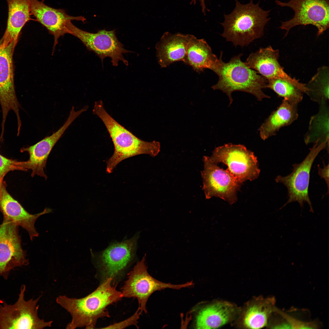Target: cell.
<instances>
[{
	"instance_id": "obj_1",
	"label": "cell",
	"mask_w": 329,
	"mask_h": 329,
	"mask_svg": "<svg viewBox=\"0 0 329 329\" xmlns=\"http://www.w3.org/2000/svg\"><path fill=\"white\" fill-rule=\"evenodd\" d=\"M112 281L111 278L106 279L95 290L83 298H71L65 295L57 297V303L72 317L66 328H95L98 319L110 317L107 306L123 297L122 292L112 286Z\"/></svg>"
},
{
	"instance_id": "obj_2",
	"label": "cell",
	"mask_w": 329,
	"mask_h": 329,
	"mask_svg": "<svg viewBox=\"0 0 329 329\" xmlns=\"http://www.w3.org/2000/svg\"><path fill=\"white\" fill-rule=\"evenodd\" d=\"M93 113L103 122L114 146L113 154L106 162L107 173H111L119 163L128 158L142 154L154 157L159 153V142H147L137 137L108 113L101 100L94 102Z\"/></svg>"
},
{
	"instance_id": "obj_3",
	"label": "cell",
	"mask_w": 329,
	"mask_h": 329,
	"mask_svg": "<svg viewBox=\"0 0 329 329\" xmlns=\"http://www.w3.org/2000/svg\"><path fill=\"white\" fill-rule=\"evenodd\" d=\"M235 6L229 14H225L221 23L224 28L221 36L235 46L242 47L249 44L264 34V28L270 20L271 10L266 11L254 4L253 0L246 4L235 0Z\"/></svg>"
},
{
	"instance_id": "obj_4",
	"label": "cell",
	"mask_w": 329,
	"mask_h": 329,
	"mask_svg": "<svg viewBox=\"0 0 329 329\" xmlns=\"http://www.w3.org/2000/svg\"><path fill=\"white\" fill-rule=\"evenodd\" d=\"M242 55L240 54L234 56L227 62L222 60L214 72L219 79L212 88L225 93L228 98L229 105L233 101L232 94L235 91L251 94L260 101L270 98L263 91L267 88V80L242 62L241 59Z\"/></svg>"
},
{
	"instance_id": "obj_5",
	"label": "cell",
	"mask_w": 329,
	"mask_h": 329,
	"mask_svg": "<svg viewBox=\"0 0 329 329\" xmlns=\"http://www.w3.org/2000/svg\"><path fill=\"white\" fill-rule=\"evenodd\" d=\"M26 287L22 285L18 298L13 304H0V329H41L51 327L52 321H45L38 315L37 305L41 296L26 300Z\"/></svg>"
},
{
	"instance_id": "obj_6",
	"label": "cell",
	"mask_w": 329,
	"mask_h": 329,
	"mask_svg": "<svg viewBox=\"0 0 329 329\" xmlns=\"http://www.w3.org/2000/svg\"><path fill=\"white\" fill-rule=\"evenodd\" d=\"M329 144L326 142L313 143L307 156L301 163L293 165L292 172L285 176L278 175L275 179L277 183L283 184L286 187L288 197L286 203L281 209L289 203L297 201L300 207L306 202L310 211L313 213L312 203L308 194L310 174L313 163L319 153L325 149L328 150Z\"/></svg>"
},
{
	"instance_id": "obj_7",
	"label": "cell",
	"mask_w": 329,
	"mask_h": 329,
	"mask_svg": "<svg viewBox=\"0 0 329 329\" xmlns=\"http://www.w3.org/2000/svg\"><path fill=\"white\" fill-rule=\"evenodd\" d=\"M210 157L216 164L223 163L237 181L253 180L260 174L256 157L244 145L228 143L215 148Z\"/></svg>"
},
{
	"instance_id": "obj_8",
	"label": "cell",
	"mask_w": 329,
	"mask_h": 329,
	"mask_svg": "<svg viewBox=\"0 0 329 329\" xmlns=\"http://www.w3.org/2000/svg\"><path fill=\"white\" fill-rule=\"evenodd\" d=\"M146 254L142 260L138 262L128 274V279L122 288L123 297L136 298L138 303V309L142 313H147L146 306L151 294L157 291L167 288L179 289L189 287L193 285V281L186 283L174 285L159 281L148 273L145 263Z\"/></svg>"
},
{
	"instance_id": "obj_9",
	"label": "cell",
	"mask_w": 329,
	"mask_h": 329,
	"mask_svg": "<svg viewBox=\"0 0 329 329\" xmlns=\"http://www.w3.org/2000/svg\"><path fill=\"white\" fill-rule=\"evenodd\" d=\"M275 2L280 6L291 8L294 12L293 17L281 22L279 27L286 31L285 36L292 28L298 25L314 26L317 29V36L329 28L328 0H290L288 2L277 0Z\"/></svg>"
},
{
	"instance_id": "obj_10",
	"label": "cell",
	"mask_w": 329,
	"mask_h": 329,
	"mask_svg": "<svg viewBox=\"0 0 329 329\" xmlns=\"http://www.w3.org/2000/svg\"><path fill=\"white\" fill-rule=\"evenodd\" d=\"M65 32L80 40L88 49L94 52L99 57L102 62L105 58L109 57L114 66H117L119 61L126 65H128L123 54L130 51L125 49L119 41L115 30H103L96 33H91L79 28L69 21L66 25Z\"/></svg>"
},
{
	"instance_id": "obj_11",
	"label": "cell",
	"mask_w": 329,
	"mask_h": 329,
	"mask_svg": "<svg viewBox=\"0 0 329 329\" xmlns=\"http://www.w3.org/2000/svg\"><path fill=\"white\" fill-rule=\"evenodd\" d=\"M138 237L136 234L130 239L111 243L100 252L91 253L105 280L116 278L129 266L135 256Z\"/></svg>"
},
{
	"instance_id": "obj_12",
	"label": "cell",
	"mask_w": 329,
	"mask_h": 329,
	"mask_svg": "<svg viewBox=\"0 0 329 329\" xmlns=\"http://www.w3.org/2000/svg\"><path fill=\"white\" fill-rule=\"evenodd\" d=\"M203 170L201 172L202 189L206 199L219 197L230 204L237 200V193L241 183L227 169L224 170L212 161L209 157L204 156Z\"/></svg>"
},
{
	"instance_id": "obj_13",
	"label": "cell",
	"mask_w": 329,
	"mask_h": 329,
	"mask_svg": "<svg viewBox=\"0 0 329 329\" xmlns=\"http://www.w3.org/2000/svg\"><path fill=\"white\" fill-rule=\"evenodd\" d=\"M17 41H13L4 48L0 46V104L2 112V131L8 113L13 111L16 115L17 128L21 126L19 115L20 104L16 96L14 81L12 57Z\"/></svg>"
},
{
	"instance_id": "obj_14",
	"label": "cell",
	"mask_w": 329,
	"mask_h": 329,
	"mask_svg": "<svg viewBox=\"0 0 329 329\" xmlns=\"http://www.w3.org/2000/svg\"><path fill=\"white\" fill-rule=\"evenodd\" d=\"M18 227L5 218L0 226V276L5 278L12 269L29 264L22 247Z\"/></svg>"
},
{
	"instance_id": "obj_15",
	"label": "cell",
	"mask_w": 329,
	"mask_h": 329,
	"mask_svg": "<svg viewBox=\"0 0 329 329\" xmlns=\"http://www.w3.org/2000/svg\"><path fill=\"white\" fill-rule=\"evenodd\" d=\"M279 51L271 46L261 48L250 54L244 62L267 80L273 79L286 81L296 86L304 93L307 89L305 84L292 78L286 73L279 62Z\"/></svg>"
},
{
	"instance_id": "obj_16",
	"label": "cell",
	"mask_w": 329,
	"mask_h": 329,
	"mask_svg": "<svg viewBox=\"0 0 329 329\" xmlns=\"http://www.w3.org/2000/svg\"><path fill=\"white\" fill-rule=\"evenodd\" d=\"M6 187L5 182L2 181L0 187V211L4 218L25 229L32 241L39 235L34 226L36 221L41 216L51 212L52 210L46 208L40 213L34 214H30L11 196Z\"/></svg>"
},
{
	"instance_id": "obj_17",
	"label": "cell",
	"mask_w": 329,
	"mask_h": 329,
	"mask_svg": "<svg viewBox=\"0 0 329 329\" xmlns=\"http://www.w3.org/2000/svg\"><path fill=\"white\" fill-rule=\"evenodd\" d=\"M71 123L70 120L67 119L63 125L51 135L45 137L32 146L22 148L21 152H27L29 158L26 161H20L21 170H31L32 177L36 175L46 180L47 176L44 168H45L48 158L53 147Z\"/></svg>"
},
{
	"instance_id": "obj_18",
	"label": "cell",
	"mask_w": 329,
	"mask_h": 329,
	"mask_svg": "<svg viewBox=\"0 0 329 329\" xmlns=\"http://www.w3.org/2000/svg\"><path fill=\"white\" fill-rule=\"evenodd\" d=\"M29 1L31 14L54 36V47L57 44L59 38L66 34L67 22L73 20L84 21L86 20L82 16L69 15L64 10L51 7L42 1Z\"/></svg>"
},
{
	"instance_id": "obj_19",
	"label": "cell",
	"mask_w": 329,
	"mask_h": 329,
	"mask_svg": "<svg viewBox=\"0 0 329 329\" xmlns=\"http://www.w3.org/2000/svg\"><path fill=\"white\" fill-rule=\"evenodd\" d=\"M240 307L224 300H214L203 307L198 313L195 320L197 329L219 328L235 321Z\"/></svg>"
},
{
	"instance_id": "obj_20",
	"label": "cell",
	"mask_w": 329,
	"mask_h": 329,
	"mask_svg": "<svg viewBox=\"0 0 329 329\" xmlns=\"http://www.w3.org/2000/svg\"><path fill=\"white\" fill-rule=\"evenodd\" d=\"M274 297H254L240 308L234 321L237 327L245 329H260L268 325V320L275 308Z\"/></svg>"
},
{
	"instance_id": "obj_21",
	"label": "cell",
	"mask_w": 329,
	"mask_h": 329,
	"mask_svg": "<svg viewBox=\"0 0 329 329\" xmlns=\"http://www.w3.org/2000/svg\"><path fill=\"white\" fill-rule=\"evenodd\" d=\"M191 35L168 32L163 34L155 46L157 61L161 68L167 67L174 62H183Z\"/></svg>"
},
{
	"instance_id": "obj_22",
	"label": "cell",
	"mask_w": 329,
	"mask_h": 329,
	"mask_svg": "<svg viewBox=\"0 0 329 329\" xmlns=\"http://www.w3.org/2000/svg\"><path fill=\"white\" fill-rule=\"evenodd\" d=\"M222 52L218 58L203 39H197L192 35L188 42L184 63L195 71L202 72L207 69L216 71L222 60Z\"/></svg>"
},
{
	"instance_id": "obj_23",
	"label": "cell",
	"mask_w": 329,
	"mask_h": 329,
	"mask_svg": "<svg viewBox=\"0 0 329 329\" xmlns=\"http://www.w3.org/2000/svg\"><path fill=\"white\" fill-rule=\"evenodd\" d=\"M8 6L7 26L0 40L4 48L13 41H17L23 27L30 19L29 0H6Z\"/></svg>"
},
{
	"instance_id": "obj_24",
	"label": "cell",
	"mask_w": 329,
	"mask_h": 329,
	"mask_svg": "<svg viewBox=\"0 0 329 329\" xmlns=\"http://www.w3.org/2000/svg\"><path fill=\"white\" fill-rule=\"evenodd\" d=\"M298 104L283 99L279 106L273 111L260 127L261 139L265 140L275 135L281 128L296 120L299 116Z\"/></svg>"
},
{
	"instance_id": "obj_25",
	"label": "cell",
	"mask_w": 329,
	"mask_h": 329,
	"mask_svg": "<svg viewBox=\"0 0 329 329\" xmlns=\"http://www.w3.org/2000/svg\"><path fill=\"white\" fill-rule=\"evenodd\" d=\"M317 113L310 119L308 130L304 136L308 144L318 141L320 143L329 141V110L328 102L319 104Z\"/></svg>"
},
{
	"instance_id": "obj_26",
	"label": "cell",
	"mask_w": 329,
	"mask_h": 329,
	"mask_svg": "<svg viewBox=\"0 0 329 329\" xmlns=\"http://www.w3.org/2000/svg\"><path fill=\"white\" fill-rule=\"evenodd\" d=\"M329 67L324 66L318 69L305 86L306 93L313 101L319 105L327 103L329 99Z\"/></svg>"
},
{
	"instance_id": "obj_27",
	"label": "cell",
	"mask_w": 329,
	"mask_h": 329,
	"mask_svg": "<svg viewBox=\"0 0 329 329\" xmlns=\"http://www.w3.org/2000/svg\"><path fill=\"white\" fill-rule=\"evenodd\" d=\"M267 88L273 90L279 97L296 104L302 100L304 93L290 83L276 79L267 80Z\"/></svg>"
},
{
	"instance_id": "obj_28",
	"label": "cell",
	"mask_w": 329,
	"mask_h": 329,
	"mask_svg": "<svg viewBox=\"0 0 329 329\" xmlns=\"http://www.w3.org/2000/svg\"><path fill=\"white\" fill-rule=\"evenodd\" d=\"M274 312L281 315L286 321L290 328L313 329L317 326L312 322H305L296 319L287 314L282 312L278 308H275Z\"/></svg>"
},
{
	"instance_id": "obj_29",
	"label": "cell",
	"mask_w": 329,
	"mask_h": 329,
	"mask_svg": "<svg viewBox=\"0 0 329 329\" xmlns=\"http://www.w3.org/2000/svg\"><path fill=\"white\" fill-rule=\"evenodd\" d=\"M20 163V161L9 159L0 154V182L3 180L4 176L9 172L21 170Z\"/></svg>"
},
{
	"instance_id": "obj_30",
	"label": "cell",
	"mask_w": 329,
	"mask_h": 329,
	"mask_svg": "<svg viewBox=\"0 0 329 329\" xmlns=\"http://www.w3.org/2000/svg\"><path fill=\"white\" fill-rule=\"evenodd\" d=\"M139 310H137L132 316L121 322L111 325L102 329H124L131 325H134L138 328V320L141 314Z\"/></svg>"
},
{
	"instance_id": "obj_31",
	"label": "cell",
	"mask_w": 329,
	"mask_h": 329,
	"mask_svg": "<svg viewBox=\"0 0 329 329\" xmlns=\"http://www.w3.org/2000/svg\"><path fill=\"white\" fill-rule=\"evenodd\" d=\"M323 168H321L319 165H318V174L320 177L323 179L325 181L327 188V193L329 191V164L326 165L324 163Z\"/></svg>"
},
{
	"instance_id": "obj_32",
	"label": "cell",
	"mask_w": 329,
	"mask_h": 329,
	"mask_svg": "<svg viewBox=\"0 0 329 329\" xmlns=\"http://www.w3.org/2000/svg\"><path fill=\"white\" fill-rule=\"evenodd\" d=\"M196 0H192L191 3L194 4H195L196 2ZM199 0L200 2V5L201 7L202 12L204 14H205L206 7L205 4V0Z\"/></svg>"
},
{
	"instance_id": "obj_33",
	"label": "cell",
	"mask_w": 329,
	"mask_h": 329,
	"mask_svg": "<svg viewBox=\"0 0 329 329\" xmlns=\"http://www.w3.org/2000/svg\"><path fill=\"white\" fill-rule=\"evenodd\" d=\"M2 181H1V182H0V185H1V182H2Z\"/></svg>"
}]
</instances>
